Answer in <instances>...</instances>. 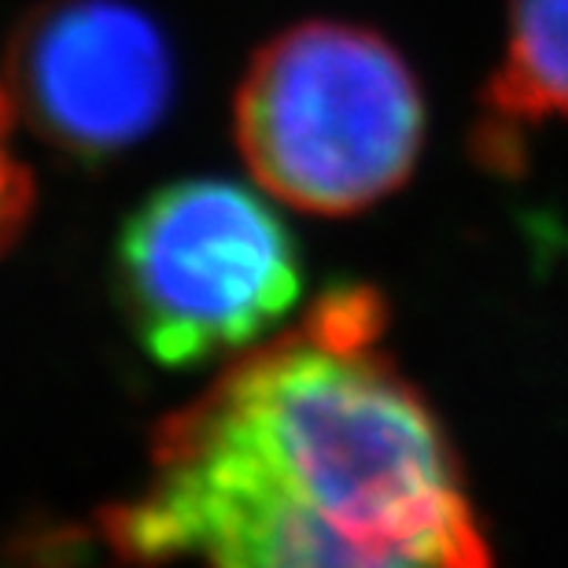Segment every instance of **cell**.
Masks as SVG:
<instances>
[{"mask_svg":"<svg viewBox=\"0 0 568 568\" xmlns=\"http://www.w3.org/2000/svg\"><path fill=\"white\" fill-rule=\"evenodd\" d=\"M381 292L336 284L236 355L104 514L122 565L495 568L443 422L384 351Z\"/></svg>","mask_w":568,"mask_h":568,"instance_id":"6da1fadb","label":"cell"},{"mask_svg":"<svg viewBox=\"0 0 568 568\" xmlns=\"http://www.w3.org/2000/svg\"><path fill=\"white\" fill-rule=\"evenodd\" d=\"M233 130L270 196L306 214H358L414 174L425 100L406 60L377 33L303 22L247 67Z\"/></svg>","mask_w":568,"mask_h":568,"instance_id":"7a4b0ae2","label":"cell"},{"mask_svg":"<svg viewBox=\"0 0 568 568\" xmlns=\"http://www.w3.org/2000/svg\"><path fill=\"white\" fill-rule=\"evenodd\" d=\"M115 288L159 366L236 358L295 311L300 244L258 192L222 178L170 181L122 222Z\"/></svg>","mask_w":568,"mask_h":568,"instance_id":"3957f363","label":"cell"},{"mask_svg":"<svg viewBox=\"0 0 568 568\" xmlns=\"http://www.w3.org/2000/svg\"><path fill=\"white\" fill-rule=\"evenodd\" d=\"M11 82L33 130L93 163L144 141L174 97V60L138 8L74 0L41 11L16 44Z\"/></svg>","mask_w":568,"mask_h":568,"instance_id":"277c9868","label":"cell"},{"mask_svg":"<svg viewBox=\"0 0 568 568\" xmlns=\"http://www.w3.org/2000/svg\"><path fill=\"white\" fill-rule=\"evenodd\" d=\"M568 115V0H514L503 63L484 89L473 152L498 174L520 170L528 133Z\"/></svg>","mask_w":568,"mask_h":568,"instance_id":"5b68a950","label":"cell"},{"mask_svg":"<svg viewBox=\"0 0 568 568\" xmlns=\"http://www.w3.org/2000/svg\"><path fill=\"white\" fill-rule=\"evenodd\" d=\"M33 207V181L30 170L16 155L11 141V100L0 85V255L19 241L22 225Z\"/></svg>","mask_w":568,"mask_h":568,"instance_id":"8992f818","label":"cell"}]
</instances>
